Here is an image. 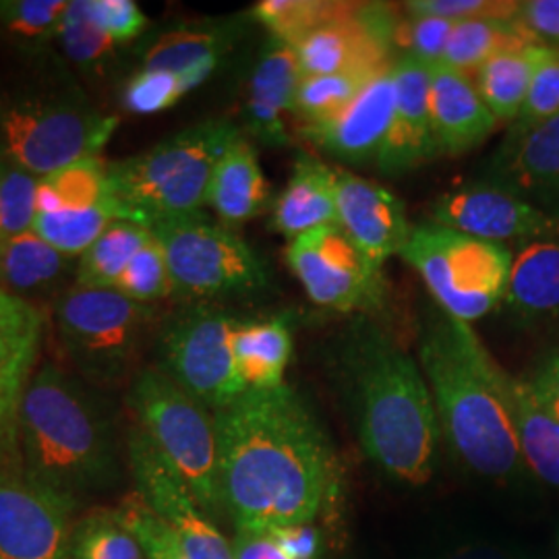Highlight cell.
<instances>
[{
    "instance_id": "obj_52",
    "label": "cell",
    "mask_w": 559,
    "mask_h": 559,
    "mask_svg": "<svg viewBox=\"0 0 559 559\" xmlns=\"http://www.w3.org/2000/svg\"><path fill=\"white\" fill-rule=\"evenodd\" d=\"M448 559H506L500 551L489 549V547H468V549H460L456 554H452Z\"/></svg>"
},
{
    "instance_id": "obj_41",
    "label": "cell",
    "mask_w": 559,
    "mask_h": 559,
    "mask_svg": "<svg viewBox=\"0 0 559 559\" xmlns=\"http://www.w3.org/2000/svg\"><path fill=\"white\" fill-rule=\"evenodd\" d=\"M38 177L0 160V240L17 237L34 228L38 216Z\"/></svg>"
},
{
    "instance_id": "obj_9",
    "label": "cell",
    "mask_w": 559,
    "mask_h": 559,
    "mask_svg": "<svg viewBox=\"0 0 559 559\" xmlns=\"http://www.w3.org/2000/svg\"><path fill=\"white\" fill-rule=\"evenodd\" d=\"M168 261L175 297L191 302L239 299L270 286V267L230 226L203 214L150 226Z\"/></svg>"
},
{
    "instance_id": "obj_53",
    "label": "cell",
    "mask_w": 559,
    "mask_h": 559,
    "mask_svg": "<svg viewBox=\"0 0 559 559\" xmlns=\"http://www.w3.org/2000/svg\"><path fill=\"white\" fill-rule=\"evenodd\" d=\"M13 299H15V297H11V295H7V293L0 290V307H4L7 302H11Z\"/></svg>"
},
{
    "instance_id": "obj_8",
    "label": "cell",
    "mask_w": 559,
    "mask_h": 559,
    "mask_svg": "<svg viewBox=\"0 0 559 559\" xmlns=\"http://www.w3.org/2000/svg\"><path fill=\"white\" fill-rule=\"evenodd\" d=\"M400 258L419 274L441 311L471 325L500 309L514 263L508 245L436 222L413 226Z\"/></svg>"
},
{
    "instance_id": "obj_10",
    "label": "cell",
    "mask_w": 559,
    "mask_h": 559,
    "mask_svg": "<svg viewBox=\"0 0 559 559\" xmlns=\"http://www.w3.org/2000/svg\"><path fill=\"white\" fill-rule=\"evenodd\" d=\"M52 321L60 348L81 380L112 388L135 365L150 309L115 288L73 286L55 302Z\"/></svg>"
},
{
    "instance_id": "obj_48",
    "label": "cell",
    "mask_w": 559,
    "mask_h": 559,
    "mask_svg": "<svg viewBox=\"0 0 559 559\" xmlns=\"http://www.w3.org/2000/svg\"><path fill=\"white\" fill-rule=\"evenodd\" d=\"M270 531L293 558H323V533H321L320 526L316 524V520L313 522L272 526Z\"/></svg>"
},
{
    "instance_id": "obj_47",
    "label": "cell",
    "mask_w": 559,
    "mask_h": 559,
    "mask_svg": "<svg viewBox=\"0 0 559 559\" xmlns=\"http://www.w3.org/2000/svg\"><path fill=\"white\" fill-rule=\"evenodd\" d=\"M90 11L119 46L138 40L147 29V17L135 0H90Z\"/></svg>"
},
{
    "instance_id": "obj_20",
    "label": "cell",
    "mask_w": 559,
    "mask_h": 559,
    "mask_svg": "<svg viewBox=\"0 0 559 559\" xmlns=\"http://www.w3.org/2000/svg\"><path fill=\"white\" fill-rule=\"evenodd\" d=\"M338 224L360 249L383 267L411 239L413 224L404 203L373 180L336 168Z\"/></svg>"
},
{
    "instance_id": "obj_21",
    "label": "cell",
    "mask_w": 559,
    "mask_h": 559,
    "mask_svg": "<svg viewBox=\"0 0 559 559\" xmlns=\"http://www.w3.org/2000/svg\"><path fill=\"white\" fill-rule=\"evenodd\" d=\"M302 80L295 48L278 38H267L249 73L242 104V129L253 143L284 147L290 143L286 117H293Z\"/></svg>"
},
{
    "instance_id": "obj_16",
    "label": "cell",
    "mask_w": 559,
    "mask_h": 559,
    "mask_svg": "<svg viewBox=\"0 0 559 559\" xmlns=\"http://www.w3.org/2000/svg\"><path fill=\"white\" fill-rule=\"evenodd\" d=\"M480 175L483 182L559 222V117L526 131H508Z\"/></svg>"
},
{
    "instance_id": "obj_6",
    "label": "cell",
    "mask_w": 559,
    "mask_h": 559,
    "mask_svg": "<svg viewBox=\"0 0 559 559\" xmlns=\"http://www.w3.org/2000/svg\"><path fill=\"white\" fill-rule=\"evenodd\" d=\"M242 135L230 120L191 124L127 160L108 164V193L120 221L143 226L201 214L224 152Z\"/></svg>"
},
{
    "instance_id": "obj_19",
    "label": "cell",
    "mask_w": 559,
    "mask_h": 559,
    "mask_svg": "<svg viewBox=\"0 0 559 559\" xmlns=\"http://www.w3.org/2000/svg\"><path fill=\"white\" fill-rule=\"evenodd\" d=\"M242 34L240 17L180 23L145 36L138 46V62L141 71L175 73L195 90L218 69Z\"/></svg>"
},
{
    "instance_id": "obj_15",
    "label": "cell",
    "mask_w": 559,
    "mask_h": 559,
    "mask_svg": "<svg viewBox=\"0 0 559 559\" xmlns=\"http://www.w3.org/2000/svg\"><path fill=\"white\" fill-rule=\"evenodd\" d=\"M431 222L477 239L508 245L559 240V222L531 203L477 180L443 193L431 205Z\"/></svg>"
},
{
    "instance_id": "obj_27",
    "label": "cell",
    "mask_w": 559,
    "mask_h": 559,
    "mask_svg": "<svg viewBox=\"0 0 559 559\" xmlns=\"http://www.w3.org/2000/svg\"><path fill=\"white\" fill-rule=\"evenodd\" d=\"M75 260L62 255L34 230L0 240V290L29 302L27 297L59 290L73 274Z\"/></svg>"
},
{
    "instance_id": "obj_5",
    "label": "cell",
    "mask_w": 559,
    "mask_h": 559,
    "mask_svg": "<svg viewBox=\"0 0 559 559\" xmlns=\"http://www.w3.org/2000/svg\"><path fill=\"white\" fill-rule=\"evenodd\" d=\"M117 120L100 115L67 73L44 67L0 92V160L44 179L98 158Z\"/></svg>"
},
{
    "instance_id": "obj_3",
    "label": "cell",
    "mask_w": 559,
    "mask_h": 559,
    "mask_svg": "<svg viewBox=\"0 0 559 559\" xmlns=\"http://www.w3.org/2000/svg\"><path fill=\"white\" fill-rule=\"evenodd\" d=\"M419 367L450 452L485 479L519 477L512 381L471 323L427 305L419 323Z\"/></svg>"
},
{
    "instance_id": "obj_43",
    "label": "cell",
    "mask_w": 559,
    "mask_h": 559,
    "mask_svg": "<svg viewBox=\"0 0 559 559\" xmlns=\"http://www.w3.org/2000/svg\"><path fill=\"white\" fill-rule=\"evenodd\" d=\"M454 27V21L406 13V20L396 21L394 50L399 48V59H415L429 67L438 64L443 60Z\"/></svg>"
},
{
    "instance_id": "obj_12",
    "label": "cell",
    "mask_w": 559,
    "mask_h": 559,
    "mask_svg": "<svg viewBox=\"0 0 559 559\" xmlns=\"http://www.w3.org/2000/svg\"><path fill=\"white\" fill-rule=\"evenodd\" d=\"M286 261L307 297L340 313H369L383 305V267L340 224L309 230L286 247Z\"/></svg>"
},
{
    "instance_id": "obj_22",
    "label": "cell",
    "mask_w": 559,
    "mask_h": 559,
    "mask_svg": "<svg viewBox=\"0 0 559 559\" xmlns=\"http://www.w3.org/2000/svg\"><path fill=\"white\" fill-rule=\"evenodd\" d=\"M394 80V115L376 162L385 177H402L440 156L429 112V64L399 59Z\"/></svg>"
},
{
    "instance_id": "obj_42",
    "label": "cell",
    "mask_w": 559,
    "mask_h": 559,
    "mask_svg": "<svg viewBox=\"0 0 559 559\" xmlns=\"http://www.w3.org/2000/svg\"><path fill=\"white\" fill-rule=\"evenodd\" d=\"M124 526L140 540L145 559H189L173 531L145 503L138 491H131L117 508Z\"/></svg>"
},
{
    "instance_id": "obj_31",
    "label": "cell",
    "mask_w": 559,
    "mask_h": 559,
    "mask_svg": "<svg viewBox=\"0 0 559 559\" xmlns=\"http://www.w3.org/2000/svg\"><path fill=\"white\" fill-rule=\"evenodd\" d=\"M535 41L540 40L520 21V15L512 20L459 21L441 62L473 75L496 55Z\"/></svg>"
},
{
    "instance_id": "obj_28",
    "label": "cell",
    "mask_w": 559,
    "mask_h": 559,
    "mask_svg": "<svg viewBox=\"0 0 559 559\" xmlns=\"http://www.w3.org/2000/svg\"><path fill=\"white\" fill-rule=\"evenodd\" d=\"M233 353L240 381L247 390H272L284 385L293 357V330L284 318L239 321L233 336Z\"/></svg>"
},
{
    "instance_id": "obj_38",
    "label": "cell",
    "mask_w": 559,
    "mask_h": 559,
    "mask_svg": "<svg viewBox=\"0 0 559 559\" xmlns=\"http://www.w3.org/2000/svg\"><path fill=\"white\" fill-rule=\"evenodd\" d=\"M75 559H145L140 540L124 526L117 510H96L75 522Z\"/></svg>"
},
{
    "instance_id": "obj_18",
    "label": "cell",
    "mask_w": 559,
    "mask_h": 559,
    "mask_svg": "<svg viewBox=\"0 0 559 559\" xmlns=\"http://www.w3.org/2000/svg\"><path fill=\"white\" fill-rule=\"evenodd\" d=\"M44 320L25 300L0 307V471L20 468V413L34 378Z\"/></svg>"
},
{
    "instance_id": "obj_11",
    "label": "cell",
    "mask_w": 559,
    "mask_h": 559,
    "mask_svg": "<svg viewBox=\"0 0 559 559\" xmlns=\"http://www.w3.org/2000/svg\"><path fill=\"white\" fill-rule=\"evenodd\" d=\"M239 321L216 307L198 305L170 316L158 332V369L212 413L247 392L233 353Z\"/></svg>"
},
{
    "instance_id": "obj_49",
    "label": "cell",
    "mask_w": 559,
    "mask_h": 559,
    "mask_svg": "<svg viewBox=\"0 0 559 559\" xmlns=\"http://www.w3.org/2000/svg\"><path fill=\"white\" fill-rule=\"evenodd\" d=\"M230 545L235 559H297L280 545L270 528L235 526Z\"/></svg>"
},
{
    "instance_id": "obj_36",
    "label": "cell",
    "mask_w": 559,
    "mask_h": 559,
    "mask_svg": "<svg viewBox=\"0 0 559 559\" xmlns=\"http://www.w3.org/2000/svg\"><path fill=\"white\" fill-rule=\"evenodd\" d=\"M67 9L64 0H0V32L32 57L44 55Z\"/></svg>"
},
{
    "instance_id": "obj_7",
    "label": "cell",
    "mask_w": 559,
    "mask_h": 559,
    "mask_svg": "<svg viewBox=\"0 0 559 559\" xmlns=\"http://www.w3.org/2000/svg\"><path fill=\"white\" fill-rule=\"evenodd\" d=\"M127 404L145 438L191 487L201 508L214 520L224 516L216 415L158 367L141 369L133 378Z\"/></svg>"
},
{
    "instance_id": "obj_14",
    "label": "cell",
    "mask_w": 559,
    "mask_h": 559,
    "mask_svg": "<svg viewBox=\"0 0 559 559\" xmlns=\"http://www.w3.org/2000/svg\"><path fill=\"white\" fill-rule=\"evenodd\" d=\"M75 512L21 468L0 471V559H75Z\"/></svg>"
},
{
    "instance_id": "obj_39",
    "label": "cell",
    "mask_w": 559,
    "mask_h": 559,
    "mask_svg": "<svg viewBox=\"0 0 559 559\" xmlns=\"http://www.w3.org/2000/svg\"><path fill=\"white\" fill-rule=\"evenodd\" d=\"M340 9L342 2L332 0H261L251 9V20L261 23L272 38L293 46Z\"/></svg>"
},
{
    "instance_id": "obj_35",
    "label": "cell",
    "mask_w": 559,
    "mask_h": 559,
    "mask_svg": "<svg viewBox=\"0 0 559 559\" xmlns=\"http://www.w3.org/2000/svg\"><path fill=\"white\" fill-rule=\"evenodd\" d=\"M59 40L64 57L81 73L102 78L117 60V41L112 40L90 11V0H73L60 21Z\"/></svg>"
},
{
    "instance_id": "obj_37",
    "label": "cell",
    "mask_w": 559,
    "mask_h": 559,
    "mask_svg": "<svg viewBox=\"0 0 559 559\" xmlns=\"http://www.w3.org/2000/svg\"><path fill=\"white\" fill-rule=\"evenodd\" d=\"M378 69L302 78L297 90L293 117L299 120L300 127L332 119L359 96Z\"/></svg>"
},
{
    "instance_id": "obj_40",
    "label": "cell",
    "mask_w": 559,
    "mask_h": 559,
    "mask_svg": "<svg viewBox=\"0 0 559 559\" xmlns=\"http://www.w3.org/2000/svg\"><path fill=\"white\" fill-rule=\"evenodd\" d=\"M115 290L141 305L175 295L168 261L156 237L147 240L133 255V260L127 263Z\"/></svg>"
},
{
    "instance_id": "obj_17",
    "label": "cell",
    "mask_w": 559,
    "mask_h": 559,
    "mask_svg": "<svg viewBox=\"0 0 559 559\" xmlns=\"http://www.w3.org/2000/svg\"><path fill=\"white\" fill-rule=\"evenodd\" d=\"M394 62L378 69L359 96L338 115L318 124L300 127L302 138L323 154L350 166L378 162L396 104Z\"/></svg>"
},
{
    "instance_id": "obj_34",
    "label": "cell",
    "mask_w": 559,
    "mask_h": 559,
    "mask_svg": "<svg viewBox=\"0 0 559 559\" xmlns=\"http://www.w3.org/2000/svg\"><path fill=\"white\" fill-rule=\"evenodd\" d=\"M115 221H120L119 205L108 198L87 210H69L57 214H38L34 233L67 258H81L102 233Z\"/></svg>"
},
{
    "instance_id": "obj_24",
    "label": "cell",
    "mask_w": 559,
    "mask_h": 559,
    "mask_svg": "<svg viewBox=\"0 0 559 559\" xmlns=\"http://www.w3.org/2000/svg\"><path fill=\"white\" fill-rule=\"evenodd\" d=\"M500 311L516 328L559 323V240L528 242L514 253Z\"/></svg>"
},
{
    "instance_id": "obj_4",
    "label": "cell",
    "mask_w": 559,
    "mask_h": 559,
    "mask_svg": "<svg viewBox=\"0 0 559 559\" xmlns=\"http://www.w3.org/2000/svg\"><path fill=\"white\" fill-rule=\"evenodd\" d=\"M20 468L78 510L119 483V438L110 408L87 381L57 362L41 365L21 402Z\"/></svg>"
},
{
    "instance_id": "obj_30",
    "label": "cell",
    "mask_w": 559,
    "mask_h": 559,
    "mask_svg": "<svg viewBox=\"0 0 559 559\" xmlns=\"http://www.w3.org/2000/svg\"><path fill=\"white\" fill-rule=\"evenodd\" d=\"M545 52L547 44L543 41L526 44L496 55L471 75L480 98L498 122L512 124L516 120Z\"/></svg>"
},
{
    "instance_id": "obj_2",
    "label": "cell",
    "mask_w": 559,
    "mask_h": 559,
    "mask_svg": "<svg viewBox=\"0 0 559 559\" xmlns=\"http://www.w3.org/2000/svg\"><path fill=\"white\" fill-rule=\"evenodd\" d=\"M334 371L362 454L390 479L429 483L443 438L419 362L376 321L359 316L338 336Z\"/></svg>"
},
{
    "instance_id": "obj_13",
    "label": "cell",
    "mask_w": 559,
    "mask_h": 559,
    "mask_svg": "<svg viewBox=\"0 0 559 559\" xmlns=\"http://www.w3.org/2000/svg\"><path fill=\"white\" fill-rule=\"evenodd\" d=\"M127 459L135 491L164 520L189 559H235L230 540L222 535L191 487L145 438L140 427L127 433Z\"/></svg>"
},
{
    "instance_id": "obj_50",
    "label": "cell",
    "mask_w": 559,
    "mask_h": 559,
    "mask_svg": "<svg viewBox=\"0 0 559 559\" xmlns=\"http://www.w3.org/2000/svg\"><path fill=\"white\" fill-rule=\"evenodd\" d=\"M520 21L543 44L559 48V0H528V2H522Z\"/></svg>"
},
{
    "instance_id": "obj_44",
    "label": "cell",
    "mask_w": 559,
    "mask_h": 559,
    "mask_svg": "<svg viewBox=\"0 0 559 559\" xmlns=\"http://www.w3.org/2000/svg\"><path fill=\"white\" fill-rule=\"evenodd\" d=\"M556 117H559V48L547 44V52L533 75L526 100L508 131H526Z\"/></svg>"
},
{
    "instance_id": "obj_46",
    "label": "cell",
    "mask_w": 559,
    "mask_h": 559,
    "mask_svg": "<svg viewBox=\"0 0 559 559\" xmlns=\"http://www.w3.org/2000/svg\"><path fill=\"white\" fill-rule=\"evenodd\" d=\"M522 2L510 0H411L402 9L413 15H429L441 20H512L519 17Z\"/></svg>"
},
{
    "instance_id": "obj_33",
    "label": "cell",
    "mask_w": 559,
    "mask_h": 559,
    "mask_svg": "<svg viewBox=\"0 0 559 559\" xmlns=\"http://www.w3.org/2000/svg\"><path fill=\"white\" fill-rule=\"evenodd\" d=\"M108 198V164L100 158L69 164L38 182V214L87 210Z\"/></svg>"
},
{
    "instance_id": "obj_1",
    "label": "cell",
    "mask_w": 559,
    "mask_h": 559,
    "mask_svg": "<svg viewBox=\"0 0 559 559\" xmlns=\"http://www.w3.org/2000/svg\"><path fill=\"white\" fill-rule=\"evenodd\" d=\"M214 415L222 503L235 526L313 522L334 506L342 483L338 454L295 388L247 390Z\"/></svg>"
},
{
    "instance_id": "obj_26",
    "label": "cell",
    "mask_w": 559,
    "mask_h": 559,
    "mask_svg": "<svg viewBox=\"0 0 559 559\" xmlns=\"http://www.w3.org/2000/svg\"><path fill=\"white\" fill-rule=\"evenodd\" d=\"M270 201V182L263 175L255 143L245 138L235 141L222 156L210 182L207 205L222 224L239 226L258 218Z\"/></svg>"
},
{
    "instance_id": "obj_29",
    "label": "cell",
    "mask_w": 559,
    "mask_h": 559,
    "mask_svg": "<svg viewBox=\"0 0 559 559\" xmlns=\"http://www.w3.org/2000/svg\"><path fill=\"white\" fill-rule=\"evenodd\" d=\"M512 408L524 466L549 487L559 489V420L537 396L531 381L514 378Z\"/></svg>"
},
{
    "instance_id": "obj_51",
    "label": "cell",
    "mask_w": 559,
    "mask_h": 559,
    "mask_svg": "<svg viewBox=\"0 0 559 559\" xmlns=\"http://www.w3.org/2000/svg\"><path fill=\"white\" fill-rule=\"evenodd\" d=\"M531 381L533 390L543 400V404L558 417L559 420V344L554 346L543 359L535 365V369L524 376Z\"/></svg>"
},
{
    "instance_id": "obj_45",
    "label": "cell",
    "mask_w": 559,
    "mask_h": 559,
    "mask_svg": "<svg viewBox=\"0 0 559 559\" xmlns=\"http://www.w3.org/2000/svg\"><path fill=\"white\" fill-rule=\"evenodd\" d=\"M187 83L166 71H138L122 90V104L133 115H156L189 94Z\"/></svg>"
},
{
    "instance_id": "obj_32",
    "label": "cell",
    "mask_w": 559,
    "mask_h": 559,
    "mask_svg": "<svg viewBox=\"0 0 559 559\" xmlns=\"http://www.w3.org/2000/svg\"><path fill=\"white\" fill-rule=\"evenodd\" d=\"M152 230L133 221H115L78 263L75 286L115 288L127 263L152 239Z\"/></svg>"
},
{
    "instance_id": "obj_23",
    "label": "cell",
    "mask_w": 559,
    "mask_h": 559,
    "mask_svg": "<svg viewBox=\"0 0 559 559\" xmlns=\"http://www.w3.org/2000/svg\"><path fill=\"white\" fill-rule=\"evenodd\" d=\"M429 112L440 156L473 152L500 124L480 98L473 78L445 62L429 67Z\"/></svg>"
},
{
    "instance_id": "obj_25",
    "label": "cell",
    "mask_w": 559,
    "mask_h": 559,
    "mask_svg": "<svg viewBox=\"0 0 559 559\" xmlns=\"http://www.w3.org/2000/svg\"><path fill=\"white\" fill-rule=\"evenodd\" d=\"M328 224H338L336 168L302 152L274 205L272 228L293 240Z\"/></svg>"
}]
</instances>
